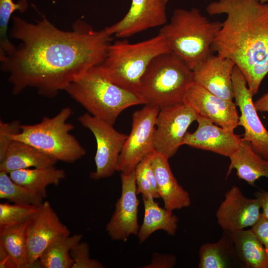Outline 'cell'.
I'll return each mask as SVG.
<instances>
[{
  "mask_svg": "<svg viewBox=\"0 0 268 268\" xmlns=\"http://www.w3.org/2000/svg\"><path fill=\"white\" fill-rule=\"evenodd\" d=\"M10 32L19 40L13 51L0 61L8 74L12 93L27 88L53 98L73 80L105 60L112 36L78 20L71 30L58 28L46 18L33 23L14 16Z\"/></svg>",
  "mask_w": 268,
  "mask_h": 268,
  "instance_id": "6da1fadb",
  "label": "cell"
},
{
  "mask_svg": "<svg viewBox=\"0 0 268 268\" xmlns=\"http://www.w3.org/2000/svg\"><path fill=\"white\" fill-rule=\"evenodd\" d=\"M210 15L225 14L211 49L232 60L254 96L268 73V3L258 0H218L206 7Z\"/></svg>",
  "mask_w": 268,
  "mask_h": 268,
  "instance_id": "7a4b0ae2",
  "label": "cell"
},
{
  "mask_svg": "<svg viewBox=\"0 0 268 268\" xmlns=\"http://www.w3.org/2000/svg\"><path fill=\"white\" fill-rule=\"evenodd\" d=\"M221 25L222 22L210 21L197 8H177L159 33L170 52L193 70L212 54L211 46Z\"/></svg>",
  "mask_w": 268,
  "mask_h": 268,
  "instance_id": "3957f363",
  "label": "cell"
},
{
  "mask_svg": "<svg viewBox=\"0 0 268 268\" xmlns=\"http://www.w3.org/2000/svg\"><path fill=\"white\" fill-rule=\"evenodd\" d=\"M64 91L87 113L112 125L124 110L134 105H145L138 93L126 90L109 80L99 65L89 69Z\"/></svg>",
  "mask_w": 268,
  "mask_h": 268,
  "instance_id": "277c9868",
  "label": "cell"
},
{
  "mask_svg": "<svg viewBox=\"0 0 268 268\" xmlns=\"http://www.w3.org/2000/svg\"><path fill=\"white\" fill-rule=\"evenodd\" d=\"M168 52L170 51L167 42L159 33L135 43L123 39L111 43L99 67L113 83L138 93L141 80L151 61L158 55Z\"/></svg>",
  "mask_w": 268,
  "mask_h": 268,
  "instance_id": "5b68a950",
  "label": "cell"
},
{
  "mask_svg": "<svg viewBox=\"0 0 268 268\" xmlns=\"http://www.w3.org/2000/svg\"><path fill=\"white\" fill-rule=\"evenodd\" d=\"M193 82V71L168 52L151 61L141 80L138 94L145 105L160 109L183 103L186 90Z\"/></svg>",
  "mask_w": 268,
  "mask_h": 268,
  "instance_id": "8992f818",
  "label": "cell"
},
{
  "mask_svg": "<svg viewBox=\"0 0 268 268\" xmlns=\"http://www.w3.org/2000/svg\"><path fill=\"white\" fill-rule=\"evenodd\" d=\"M71 114V109L66 107L52 117H43L37 124L21 125L20 133L11 135V138L30 144L58 161L73 163L86 152L70 133L74 129L67 122Z\"/></svg>",
  "mask_w": 268,
  "mask_h": 268,
  "instance_id": "52a82bcc",
  "label": "cell"
},
{
  "mask_svg": "<svg viewBox=\"0 0 268 268\" xmlns=\"http://www.w3.org/2000/svg\"><path fill=\"white\" fill-rule=\"evenodd\" d=\"M160 109L145 105L132 116L131 133L120 153L117 171L128 173L134 170L145 156L154 150V132Z\"/></svg>",
  "mask_w": 268,
  "mask_h": 268,
  "instance_id": "ba28073f",
  "label": "cell"
},
{
  "mask_svg": "<svg viewBox=\"0 0 268 268\" xmlns=\"http://www.w3.org/2000/svg\"><path fill=\"white\" fill-rule=\"evenodd\" d=\"M78 120L91 132L96 139V169L90 173V178L98 180L111 176L117 171L119 157L128 135L87 112L81 115Z\"/></svg>",
  "mask_w": 268,
  "mask_h": 268,
  "instance_id": "9c48e42d",
  "label": "cell"
},
{
  "mask_svg": "<svg viewBox=\"0 0 268 268\" xmlns=\"http://www.w3.org/2000/svg\"><path fill=\"white\" fill-rule=\"evenodd\" d=\"M199 114L184 103L162 108L158 114L154 132V149L169 159L182 145L191 124Z\"/></svg>",
  "mask_w": 268,
  "mask_h": 268,
  "instance_id": "30bf717a",
  "label": "cell"
},
{
  "mask_svg": "<svg viewBox=\"0 0 268 268\" xmlns=\"http://www.w3.org/2000/svg\"><path fill=\"white\" fill-rule=\"evenodd\" d=\"M232 80L233 98L241 112L238 126L243 127L245 132L242 140L249 142L256 153L268 160V132L258 116L245 78L236 65Z\"/></svg>",
  "mask_w": 268,
  "mask_h": 268,
  "instance_id": "8fae6325",
  "label": "cell"
},
{
  "mask_svg": "<svg viewBox=\"0 0 268 268\" xmlns=\"http://www.w3.org/2000/svg\"><path fill=\"white\" fill-rule=\"evenodd\" d=\"M69 235V230L60 220L50 202L44 201L26 229L29 268L38 266L41 254L54 240Z\"/></svg>",
  "mask_w": 268,
  "mask_h": 268,
  "instance_id": "7c38bea8",
  "label": "cell"
},
{
  "mask_svg": "<svg viewBox=\"0 0 268 268\" xmlns=\"http://www.w3.org/2000/svg\"><path fill=\"white\" fill-rule=\"evenodd\" d=\"M121 195L105 230L112 240L125 242L131 235L138 234L139 201L137 197L135 169L128 173H121Z\"/></svg>",
  "mask_w": 268,
  "mask_h": 268,
  "instance_id": "4fadbf2b",
  "label": "cell"
},
{
  "mask_svg": "<svg viewBox=\"0 0 268 268\" xmlns=\"http://www.w3.org/2000/svg\"><path fill=\"white\" fill-rule=\"evenodd\" d=\"M168 0H132L125 15L104 29L110 35L125 39L149 28L167 23Z\"/></svg>",
  "mask_w": 268,
  "mask_h": 268,
  "instance_id": "5bb4252c",
  "label": "cell"
},
{
  "mask_svg": "<svg viewBox=\"0 0 268 268\" xmlns=\"http://www.w3.org/2000/svg\"><path fill=\"white\" fill-rule=\"evenodd\" d=\"M183 103L224 129L234 131L238 127L239 116L235 102L212 94L195 82L188 87Z\"/></svg>",
  "mask_w": 268,
  "mask_h": 268,
  "instance_id": "9a60e30c",
  "label": "cell"
},
{
  "mask_svg": "<svg viewBox=\"0 0 268 268\" xmlns=\"http://www.w3.org/2000/svg\"><path fill=\"white\" fill-rule=\"evenodd\" d=\"M259 200L246 197L239 188L233 186L225 194L216 213L217 223L223 230L233 231L252 227L260 217Z\"/></svg>",
  "mask_w": 268,
  "mask_h": 268,
  "instance_id": "2e32d148",
  "label": "cell"
},
{
  "mask_svg": "<svg viewBox=\"0 0 268 268\" xmlns=\"http://www.w3.org/2000/svg\"><path fill=\"white\" fill-rule=\"evenodd\" d=\"M197 130L193 133L187 132L182 145L208 150L230 157L239 148L242 142L240 135L234 131L217 126L211 120L198 116Z\"/></svg>",
  "mask_w": 268,
  "mask_h": 268,
  "instance_id": "e0dca14e",
  "label": "cell"
},
{
  "mask_svg": "<svg viewBox=\"0 0 268 268\" xmlns=\"http://www.w3.org/2000/svg\"><path fill=\"white\" fill-rule=\"evenodd\" d=\"M235 66L231 59L211 54L193 70L194 82L216 96L232 101Z\"/></svg>",
  "mask_w": 268,
  "mask_h": 268,
  "instance_id": "ac0fdd59",
  "label": "cell"
},
{
  "mask_svg": "<svg viewBox=\"0 0 268 268\" xmlns=\"http://www.w3.org/2000/svg\"><path fill=\"white\" fill-rule=\"evenodd\" d=\"M150 155L164 207L173 211L190 206L191 201L189 194L178 183L173 175L169 158L155 150Z\"/></svg>",
  "mask_w": 268,
  "mask_h": 268,
  "instance_id": "d6986e66",
  "label": "cell"
},
{
  "mask_svg": "<svg viewBox=\"0 0 268 268\" xmlns=\"http://www.w3.org/2000/svg\"><path fill=\"white\" fill-rule=\"evenodd\" d=\"M58 161L32 145L13 140L3 159L0 171L8 173L17 170L55 166Z\"/></svg>",
  "mask_w": 268,
  "mask_h": 268,
  "instance_id": "ffe728a7",
  "label": "cell"
},
{
  "mask_svg": "<svg viewBox=\"0 0 268 268\" xmlns=\"http://www.w3.org/2000/svg\"><path fill=\"white\" fill-rule=\"evenodd\" d=\"M229 158L226 178L235 169L239 179L252 186L262 177L268 179V160L256 153L249 142L242 140L238 149Z\"/></svg>",
  "mask_w": 268,
  "mask_h": 268,
  "instance_id": "44dd1931",
  "label": "cell"
},
{
  "mask_svg": "<svg viewBox=\"0 0 268 268\" xmlns=\"http://www.w3.org/2000/svg\"><path fill=\"white\" fill-rule=\"evenodd\" d=\"M229 233L241 267L268 268V253L251 229L229 231Z\"/></svg>",
  "mask_w": 268,
  "mask_h": 268,
  "instance_id": "7402d4cb",
  "label": "cell"
},
{
  "mask_svg": "<svg viewBox=\"0 0 268 268\" xmlns=\"http://www.w3.org/2000/svg\"><path fill=\"white\" fill-rule=\"evenodd\" d=\"M144 208L143 220L137 235L139 243H143L159 230L174 236L178 228V218L172 211L159 205L152 197H142Z\"/></svg>",
  "mask_w": 268,
  "mask_h": 268,
  "instance_id": "603a6c76",
  "label": "cell"
},
{
  "mask_svg": "<svg viewBox=\"0 0 268 268\" xmlns=\"http://www.w3.org/2000/svg\"><path fill=\"white\" fill-rule=\"evenodd\" d=\"M241 266L229 231L223 230L217 242L203 244L199 250V268H228Z\"/></svg>",
  "mask_w": 268,
  "mask_h": 268,
  "instance_id": "cb8c5ba5",
  "label": "cell"
},
{
  "mask_svg": "<svg viewBox=\"0 0 268 268\" xmlns=\"http://www.w3.org/2000/svg\"><path fill=\"white\" fill-rule=\"evenodd\" d=\"M30 219L19 224L0 228V256L7 257L15 268H29L26 229Z\"/></svg>",
  "mask_w": 268,
  "mask_h": 268,
  "instance_id": "d4e9b609",
  "label": "cell"
},
{
  "mask_svg": "<svg viewBox=\"0 0 268 268\" xmlns=\"http://www.w3.org/2000/svg\"><path fill=\"white\" fill-rule=\"evenodd\" d=\"M11 179L37 193L44 198L47 196L49 185L58 186L66 175L64 169L55 166L43 168H31L15 170L9 173Z\"/></svg>",
  "mask_w": 268,
  "mask_h": 268,
  "instance_id": "484cf974",
  "label": "cell"
},
{
  "mask_svg": "<svg viewBox=\"0 0 268 268\" xmlns=\"http://www.w3.org/2000/svg\"><path fill=\"white\" fill-rule=\"evenodd\" d=\"M82 235L60 236L54 240L39 258L40 267L44 268H71L73 260L70 252L81 241Z\"/></svg>",
  "mask_w": 268,
  "mask_h": 268,
  "instance_id": "4316f807",
  "label": "cell"
},
{
  "mask_svg": "<svg viewBox=\"0 0 268 268\" xmlns=\"http://www.w3.org/2000/svg\"><path fill=\"white\" fill-rule=\"evenodd\" d=\"M0 198L13 203L39 206L44 198L28 189L13 181L9 173L0 171Z\"/></svg>",
  "mask_w": 268,
  "mask_h": 268,
  "instance_id": "83f0119b",
  "label": "cell"
},
{
  "mask_svg": "<svg viewBox=\"0 0 268 268\" xmlns=\"http://www.w3.org/2000/svg\"><path fill=\"white\" fill-rule=\"evenodd\" d=\"M28 7L26 0H20L15 3L12 0H0V61L11 53L15 48L8 36V27L12 14L15 10L25 11Z\"/></svg>",
  "mask_w": 268,
  "mask_h": 268,
  "instance_id": "f1b7e54d",
  "label": "cell"
},
{
  "mask_svg": "<svg viewBox=\"0 0 268 268\" xmlns=\"http://www.w3.org/2000/svg\"><path fill=\"white\" fill-rule=\"evenodd\" d=\"M136 193L142 197L160 198L150 155L145 156L135 168Z\"/></svg>",
  "mask_w": 268,
  "mask_h": 268,
  "instance_id": "f546056e",
  "label": "cell"
},
{
  "mask_svg": "<svg viewBox=\"0 0 268 268\" xmlns=\"http://www.w3.org/2000/svg\"><path fill=\"white\" fill-rule=\"evenodd\" d=\"M39 206L0 203V228L19 224L30 220L37 212Z\"/></svg>",
  "mask_w": 268,
  "mask_h": 268,
  "instance_id": "4dcf8cb0",
  "label": "cell"
},
{
  "mask_svg": "<svg viewBox=\"0 0 268 268\" xmlns=\"http://www.w3.org/2000/svg\"><path fill=\"white\" fill-rule=\"evenodd\" d=\"M70 254L73 260L71 268H105L100 262L90 257L89 246L86 242H78L71 249Z\"/></svg>",
  "mask_w": 268,
  "mask_h": 268,
  "instance_id": "1f68e13d",
  "label": "cell"
},
{
  "mask_svg": "<svg viewBox=\"0 0 268 268\" xmlns=\"http://www.w3.org/2000/svg\"><path fill=\"white\" fill-rule=\"evenodd\" d=\"M21 131V124L18 120L10 122L0 121V162L3 159L13 140L11 135Z\"/></svg>",
  "mask_w": 268,
  "mask_h": 268,
  "instance_id": "d6a6232c",
  "label": "cell"
},
{
  "mask_svg": "<svg viewBox=\"0 0 268 268\" xmlns=\"http://www.w3.org/2000/svg\"><path fill=\"white\" fill-rule=\"evenodd\" d=\"M176 263V257L171 254L154 253L150 264L141 268H172Z\"/></svg>",
  "mask_w": 268,
  "mask_h": 268,
  "instance_id": "836d02e7",
  "label": "cell"
},
{
  "mask_svg": "<svg viewBox=\"0 0 268 268\" xmlns=\"http://www.w3.org/2000/svg\"><path fill=\"white\" fill-rule=\"evenodd\" d=\"M250 229L261 241L268 253V219L261 214Z\"/></svg>",
  "mask_w": 268,
  "mask_h": 268,
  "instance_id": "e575fe53",
  "label": "cell"
},
{
  "mask_svg": "<svg viewBox=\"0 0 268 268\" xmlns=\"http://www.w3.org/2000/svg\"><path fill=\"white\" fill-rule=\"evenodd\" d=\"M255 195L260 201L263 210L262 215L268 219V192H258Z\"/></svg>",
  "mask_w": 268,
  "mask_h": 268,
  "instance_id": "d590c367",
  "label": "cell"
},
{
  "mask_svg": "<svg viewBox=\"0 0 268 268\" xmlns=\"http://www.w3.org/2000/svg\"><path fill=\"white\" fill-rule=\"evenodd\" d=\"M257 111L268 112V92L254 102Z\"/></svg>",
  "mask_w": 268,
  "mask_h": 268,
  "instance_id": "8d00e7d4",
  "label": "cell"
},
{
  "mask_svg": "<svg viewBox=\"0 0 268 268\" xmlns=\"http://www.w3.org/2000/svg\"><path fill=\"white\" fill-rule=\"evenodd\" d=\"M258 0L262 3H265L268 2V0Z\"/></svg>",
  "mask_w": 268,
  "mask_h": 268,
  "instance_id": "74e56055",
  "label": "cell"
}]
</instances>
